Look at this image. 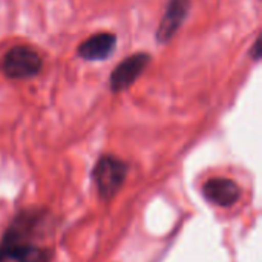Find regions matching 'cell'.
<instances>
[{
	"label": "cell",
	"mask_w": 262,
	"mask_h": 262,
	"mask_svg": "<svg viewBox=\"0 0 262 262\" xmlns=\"http://www.w3.org/2000/svg\"><path fill=\"white\" fill-rule=\"evenodd\" d=\"M203 195L206 200L218 207H230L238 203L241 196L239 186L229 178H210L203 186Z\"/></svg>",
	"instance_id": "5"
},
{
	"label": "cell",
	"mask_w": 262,
	"mask_h": 262,
	"mask_svg": "<svg viewBox=\"0 0 262 262\" xmlns=\"http://www.w3.org/2000/svg\"><path fill=\"white\" fill-rule=\"evenodd\" d=\"M150 60L152 57L147 52H137L124 58L111 74V80H109L111 91L121 92L130 88L147 69Z\"/></svg>",
	"instance_id": "3"
},
{
	"label": "cell",
	"mask_w": 262,
	"mask_h": 262,
	"mask_svg": "<svg viewBox=\"0 0 262 262\" xmlns=\"http://www.w3.org/2000/svg\"><path fill=\"white\" fill-rule=\"evenodd\" d=\"M127 175V166L120 158L112 155H104L98 160L94 169V180L100 190V195L106 200L112 198L115 192L124 183Z\"/></svg>",
	"instance_id": "2"
},
{
	"label": "cell",
	"mask_w": 262,
	"mask_h": 262,
	"mask_svg": "<svg viewBox=\"0 0 262 262\" xmlns=\"http://www.w3.org/2000/svg\"><path fill=\"white\" fill-rule=\"evenodd\" d=\"M117 46V37L111 32H100L84 40L78 48L77 54L88 61H101L109 58Z\"/></svg>",
	"instance_id": "6"
},
{
	"label": "cell",
	"mask_w": 262,
	"mask_h": 262,
	"mask_svg": "<svg viewBox=\"0 0 262 262\" xmlns=\"http://www.w3.org/2000/svg\"><path fill=\"white\" fill-rule=\"evenodd\" d=\"M189 6L190 0H170L167 3L157 31V41L160 45L169 43L173 38V35L187 17Z\"/></svg>",
	"instance_id": "4"
},
{
	"label": "cell",
	"mask_w": 262,
	"mask_h": 262,
	"mask_svg": "<svg viewBox=\"0 0 262 262\" xmlns=\"http://www.w3.org/2000/svg\"><path fill=\"white\" fill-rule=\"evenodd\" d=\"M41 68L43 60L40 54L28 46H14L0 60V72L11 80L35 77Z\"/></svg>",
	"instance_id": "1"
}]
</instances>
